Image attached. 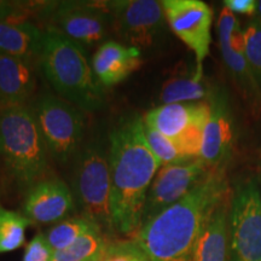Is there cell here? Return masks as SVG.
Instances as JSON below:
<instances>
[{
  "label": "cell",
  "mask_w": 261,
  "mask_h": 261,
  "mask_svg": "<svg viewBox=\"0 0 261 261\" xmlns=\"http://www.w3.org/2000/svg\"><path fill=\"white\" fill-rule=\"evenodd\" d=\"M212 93L203 79V69L196 68L190 76L173 77L166 81L160 91V102L162 104L208 102Z\"/></svg>",
  "instance_id": "cell-20"
},
{
  "label": "cell",
  "mask_w": 261,
  "mask_h": 261,
  "mask_svg": "<svg viewBox=\"0 0 261 261\" xmlns=\"http://www.w3.org/2000/svg\"><path fill=\"white\" fill-rule=\"evenodd\" d=\"M231 196L208 217L196 243L194 261H228V211Z\"/></svg>",
  "instance_id": "cell-18"
},
{
  "label": "cell",
  "mask_w": 261,
  "mask_h": 261,
  "mask_svg": "<svg viewBox=\"0 0 261 261\" xmlns=\"http://www.w3.org/2000/svg\"><path fill=\"white\" fill-rule=\"evenodd\" d=\"M112 19V31L123 45L149 48L165 34L166 19L162 2L116 0L106 2Z\"/></svg>",
  "instance_id": "cell-9"
},
{
  "label": "cell",
  "mask_w": 261,
  "mask_h": 261,
  "mask_svg": "<svg viewBox=\"0 0 261 261\" xmlns=\"http://www.w3.org/2000/svg\"><path fill=\"white\" fill-rule=\"evenodd\" d=\"M94 226H97V225L91 223L90 220L85 219V218H69V219H64L55 224L47 231L45 237H46L51 249L54 250V253H56L70 247L84 233H86Z\"/></svg>",
  "instance_id": "cell-23"
},
{
  "label": "cell",
  "mask_w": 261,
  "mask_h": 261,
  "mask_svg": "<svg viewBox=\"0 0 261 261\" xmlns=\"http://www.w3.org/2000/svg\"><path fill=\"white\" fill-rule=\"evenodd\" d=\"M52 256L54 250L51 249L45 234L38 233L25 247L22 261H51Z\"/></svg>",
  "instance_id": "cell-27"
},
{
  "label": "cell",
  "mask_w": 261,
  "mask_h": 261,
  "mask_svg": "<svg viewBox=\"0 0 261 261\" xmlns=\"http://www.w3.org/2000/svg\"><path fill=\"white\" fill-rule=\"evenodd\" d=\"M210 116L205 122L200 159L211 169L223 168L234 144V121L228 98L224 91H215L210 99Z\"/></svg>",
  "instance_id": "cell-12"
},
{
  "label": "cell",
  "mask_w": 261,
  "mask_h": 261,
  "mask_svg": "<svg viewBox=\"0 0 261 261\" xmlns=\"http://www.w3.org/2000/svg\"><path fill=\"white\" fill-rule=\"evenodd\" d=\"M230 196L224 168L211 169L184 198L145 221L133 240L152 261H194L205 221Z\"/></svg>",
  "instance_id": "cell-1"
},
{
  "label": "cell",
  "mask_w": 261,
  "mask_h": 261,
  "mask_svg": "<svg viewBox=\"0 0 261 261\" xmlns=\"http://www.w3.org/2000/svg\"><path fill=\"white\" fill-rule=\"evenodd\" d=\"M98 261H152L135 240L108 242Z\"/></svg>",
  "instance_id": "cell-26"
},
{
  "label": "cell",
  "mask_w": 261,
  "mask_h": 261,
  "mask_svg": "<svg viewBox=\"0 0 261 261\" xmlns=\"http://www.w3.org/2000/svg\"><path fill=\"white\" fill-rule=\"evenodd\" d=\"M218 35L221 56L233 80L246 98L254 104H261V89L254 79L244 55L243 31L230 10L224 6L218 21Z\"/></svg>",
  "instance_id": "cell-13"
},
{
  "label": "cell",
  "mask_w": 261,
  "mask_h": 261,
  "mask_svg": "<svg viewBox=\"0 0 261 261\" xmlns=\"http://www.w3.org/2000/svg\"><path fill=\"white\" fill-rule=\"evenodd\" d=\"M45 31L27 19L0 22V55L33 61L40 56Z\"/></svg>",
  "instance_id": "cell-19"
},
{
  "label": "cell",
  "mask_w": 261,
  "mask_h": 261,
  "mask_svg": "<svg viewBox=\"0 0 261 261\" xmlns=\"http://www.w3.org/2000/svg\"><path fill=\"white\" fill-rule=\"evenodd\" d=\"M256 19H259L261 22V0L260 2H256V11H255V17Z\"/></svg>",
  "instance_id": "cell-29"
},
{
  "label": "cell",
  "mask_w": 261,
  "mask_h": 261,
  "mask_svg": "<svg viewBox=\"0 0 261 261\" xmlns=\"http://www.w3.org/2000/svg\"><path fill=\"white\" fill-rule=\"evenodd\" d=\"M71 192L81 218L97 225L103 232H113L109 146L92 140L81 150L71 180Z\"/></svg>",
  "instance_id": "cell-5"
},
{
  "label": "cell",
  "mask_w": 261,
  "mask_h": 261,
  "mask_svg": "<svg viewBox=\"0 0 261 261\" xmlns=\"http://www.w3.org/2000/svg\"><path fill=\"white\" fill-rule=\"evenodd\" d=\"M210 172L211 168L201 159L162 166L146 196L142 225L184 198Z\"/></svg>",
  "instance_id": "cell-10"
},
{
  "label": "cell",
  "mask_w": 261,
  "mask_h": 261,
  "mask_svg": "<svg viewBox=\"0 0 261 261\" xmlns=\"http://www.w3.org/2000/svg\"><path fill=\"white\" fill-rule=\"evenodd\" d=\"M42 14L48 21L46 29L57 32L83 48L103 44L112 29L106 2L102 5L83 2L47 3Z\"/></svg>",
  "instance_id": "cell-8"
},
{
  "label": "cell",
  "mask_w": 261,
  "mask_h": 261,
  "mask_svg": "<svg viewBox=\"0 0 261 261\" xmlns=\"http://www.w3.org/2000/svg\"><path fill=\"white\" fill-rule=\"evenodd\" d=\"M107 244L103 231L94 226L70 247L54 253L51 261H87L102 254Z\"/></svg>",
  "instance_id": "cell-21"
},
{
  "label": "cell",
  "mask_w": 261,
  "mask_h": 261,
  "mask_svg": "<svg viewBox=\"0 0 261 261\" xmlns=\"http://www.w3.org/2000/svg\"><path fill=\"white\" fill-rule=\"evenodd\" d=\"M48 155L32 108L0 109V158L19 185L29 189L41 180Z\"/></svg>",
  "instance_id": "cell-4"
},
{
  "label": "cell",
  "mask_w": 261,
  "mask_h": 261,
  "mask_svg": "<svg viewBox=\"0 0 261 261\" xmlns=\"http://www.w3.org/2000/svg\"><path fill=\"white\" fill-rule=\"evenodd\" d=\"M74 208L71 189L58 178L44 179L29 188L23 204L24 217L38 224L60 223Z\"/></svg>",
  "instance_id": "cell-14"
},
{
  "label": "cell",
  "mask_w": 261,
  "mask_h": 261,
  "mask_svg": "<svg viewBox=\"0 0 261 261\" xmlns=\"http://www.w3.org/2000/svg\"><path fill=\"white\" fill-rule=\"evenodd\" d=\"M224 6L232 14L255 15L256 11L255 0H225Z\"/></svg>",
  "instance_id": "cell-28"
},
{
  "label": "cell",
  "mask_w": 261,
  "mask_h": 261,
  "mask_svg": "<svg viewBox=\"0 0 261 261\" xmlns=\"http://www.w3.org/2000/svg\"><path fill=\"white\" fill-rule=\"evenodd\" d=\"M32 221L21 213L0 204V253L14 252L25 242V230Z\"/></svg>",
  "instance_id": "cell-22"
},
{
  "label": "cell",
  "mask_w": 261,
  "mask_h": 261,
  "mask_svg": "<svg viewBox=\"0 0 261 261\" xmlns=\"http://www.w3.org/2000/svg\"><path fill=\"white\" fill-rule=\"evenodd\" d=\"M48 154L60 163H67L83 142V110L63 98L44 94L33 108Z\"/></svg>",
  "instance_id": "cell-7"
},
{
  "label": "cell",
  "mask_w": 261,
  "mask_h": 261,
  "mask_svg": "<svg viewBox=\"0 0 261 261\" xmlns=\"http://www.w3.org/2000/svg\"><path fill=\"white\" fill-rule=\"evenodd\" d=\"M169 28L194 52L196 68L203 69L210 55L213 10L201 0H163Z\"/></svg>",
  "instance_id": "cell-11"
},
{
  "label": "cell",
  "mask_w": 261,
  "mask_h": 261,
  "mask_svg": "<svg viewBox=\"0 0 261 261\" xmlns=\"http://www.w3.org/2000/svg\"><path fill=\"white\" fill-rule=\"evenodd\" d=\"M228 261H261V188L255 177L238 180L231 194Z\"/></svg>",
  "instance_id": "cell-6"
},
{
  "label": "cell",
  "mask_w": 261,
  "mask_h": 261,
  "mask_svg": "<svg viewBox=\"0 0 261 261\" xmlns=\"http://www.w3.org/2000/svg\"><path fill=\"white\" fill-rule=\"evenodd\" d=\"M259 181H260V188H261V177H260V179H259Z\"/></svg>",
  "instance_id": "cell-31"
},
{
  "label": "cell",
  "mask_w": 261,
  "mask_h": 261,
  "mask_svg": "<svg viewBox=\"0 0 261 261\" xmlns=\"http://www.w3.org/2000/svg\"><path fill=\"white\" fill-rule=\"evenodd\" d=\"M210 116V103L161 104L143 117L145 125L175 140L196 123H205Z\"/></svg>",
  "instance_id": "cell-15"
},
{
  "label": "cell",
  "mask_w": 261,
  "mask_h": 261,
  "mask_svg": "<svg viewBox=\"0 0 261 261\" xmlns=\"http://www.w3.org/2000/svg\"><path fill=\"white\" fill-rule=\"evenodd\" d=\"M143 126L142 117L129 116L109 136L113 227L127 236L142 226L146 196L162 167L146 143Z\"/></svg>",
  "instance_id": "cell-2"
},
{
  "label": "cell",
  "mask_w": 261,
  "mask_h": 261,
  "mask_svg": "<svg viewBox=\"0 0 261 261\" xmlns=\"http://www.w3.org/2000/svg\"><path fill=\"white\" fill-rule=\"evenodd\" d=\"M34 89L33 61L0 55V109L25 106Z\"/></svg>",
  "instance_id": "cell-17"
},
{
  "label": "cell",
  "mask_w": 261,
  "mask_h": 261,
  "mask_svg": "<svg viewBox=\"0 0 261 261\" xmlns=\"http://www.w3.org/2000/svg\"><path fill=\"white\" fill-rule=\"evenodd\" d=\"M100 255H102V254H99V255H98V256H94V257H92V259H90V260H87V261H98V260H99Z\"/></svg>",
  "instance_id": "cell-30"
},
{
  "label": "cell",
  "mask_w": 261,
  "mask_h": 261,
  "mask_svg": "<svg viewBox=\"0 0 261 261\" xmlns=\"http://www.w3.org/2000/svg\"><path fill=\"white\" fill-rule=\"evenodd\" d=\"M39 64L51 86L67 102L86 112L103 106V86L79 45L45 29Z\"/></svg>",
  "instance_id": "cell-3"
},
{
  "label": "cell",
  "mask_w": 261,
  "mask_h": 261,
  "mask_svg": "<svg viewBox=\"0 0 261 261\" xmlns=\"http://www.w3.org/2000/svg\"><path fill=\"white\" fill-rule=\"evenodd\" d=\"M244 55L253 76L261 89V22L253 18L243 29Z\"/></svg>",
  "instance_id": "cell-25"
},
{
  "label": "cell",
  "mask_w": 261,
  "mask_h": 261,
  "mask_svg": "<svg viewBox=\"0 0 261 261\" xmlns=\"http://www.w3.org/2000/svg\"><path fill=\"white\" fill-rule=\"evenodd\" d=\"M142 64L140 50L117 41H106L92 58V69L102 86L122 83Z\"/></svg>",
  "instance_id": "cell-16"
},
{
  "label": "cell",
  "mask_w": 261,
  "mask_h": 261,
  "mask_svg": "<svg viewBox=\"0 0 261 261\" xmlns=\"http://www.w3.org/2000/svg\"><path fill=\"white\" fill-rule=\"evenodd\" d=\"M143 132H144L145 140L148 143L150 150L161 163V166L175 165V163L190 161V160H187L180 154L178 146L175 145V143L172 139L160 133L159 130L144 123Z\"/></svg>",
  "instance_id": "cell-24"
}]
</instances>
